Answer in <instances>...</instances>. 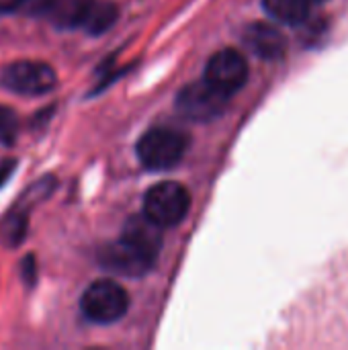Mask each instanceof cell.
I'll use <instances>...</instances> for the list:
<instances>
[{
	"mask_svg": "<svg viewBox=\"0 0 348 350\" xmlns=\"http://www.w3.org/2000/svg\"><path fill=\"white\" fill-rule=\"evenodd\" d=\"M310 4H318V2H326V0H308Z\"/></svg>",
	"mask_w": 348,
	"mask_h": 350,
	"instance_id": "2e32d148",
	"label": "cell"
},
{
	"mask_svg": "<svg viewBox=\"0 0 348 350\" xmlns=\"http://www.w3.org/2000/svg\"><path fill=\"white\" fill-rule=\"evenodd\" d=\"M263 4L275 21L285 25H299L310 14L308 0H263Z\"/></svg>",
	"mask_w": 348,
	"mask_h": 350,
	"instance_id": "8fae6325",
	"label": "cell"
},
{
	"mask_svg": "<svg viewBox=\"0 0 348 350\" xmlns=\"http://www.w3.org/2000/svg\"><path fill=\"white\" fill-rule=\"evenodd\" d=\"M205 80L226 96H232L246 84L248 64L236 49H222L209 59L205 68Z\"/></svg>",
	"mask_w": 348,
	"mask_h": 350,
	"instance_id": "52a82bcc",
	"label": "cell"
},
{
	"mask_svg": "<svg viewBox=\"0 0 348 350\" xmlns=\"http://www.w3.org/2000/svg\"><path fill=\"white\" fill-rule=\"evenodd\" d=\"M94 0H49L45 14L59 29L82 27Z\"/></svg>",
	"mask_w": 348,
	"mask_h": 350,
	"instance_id": "30bf717a",
	"label": "cell"
},
{
	"mask_svg": "<svg viewBox=\"0 0 348 350\" xmlns=\"http://www.w3.org/2000/svg\"><path fill=\"white\" fill-rule=\"evenodd\" d=\"M246 47L263 59H281L287 51V39L269 23H252L244 31Z\"/></svg>",
	"mask_w": 348,
	"mask_h": 350,
	"instance_id": "ba28073f",
	"label": "cell"
},
{
	"mask_svg": "<svg viewBox=\"0 0 348 350\" xmlns=\"http://www.w3.org/2000/svg\"><path fill=\"white\" fill-rule=\"evenodd\" d=\"M129 308L127 291L115 281H94L82 295L80 310L94 324H113L125 316Z\"/></svg>",
	"mask_w": 348,
	"mask_h": 350,
	"instance_id": "7a4b0ae2",
	"label": "cell"
},
{
	"mask_svg": "<svg viewBox=\"0 0 348 350\" xmlns=\"http://www.w3.org/2000/svg\"><path fill=\"white\" fill-rule=\"evenodd\" d=\"M18 115L10 109L0 105V144L2 146H12L18 137Z\"/></svg>",
	"mask_w": 348,
	"mask_h": 350,
	"instance_id": "5bb4252c",
	"label": "cell"
},
{
	"mask_svg": "<svg viewBox=\"0 0 348 350\" xmlns=\"http://www.w3.org/2000/svg\"><path fill=\"white\" fill-rule=\"evenodd\" d=\"M187 152V135L168 129V127H156L142 135L137 144V156L139 162L150 170H168L176 166Z\"/></svg>",
	"mask_w": 348,
	"mask_h": 350,
	"instance_id": "6da1fadb",
	"label": "cell"
},
{
	"mask_svg": "<svg viewBox=\"0 0 348 350\" xmlns=\"http://www.w3.org/2000/svg\"><path fill=\"white\" fill-rule=\"evenodd\" d=\"M117 6L113 2H92L88 16L84 21V29L90 35H101L105 31H109L113 27V23L117 21Z\"/></svg>",
	"mask_w": 348,
	"mask_h": 350,
	"instance_id": "7c38bea8",
	"label": "cell"
},
{
	"mask_svg": "<svg viewBox=\"0 0 348 350\" xmlns=\"http://www.w3.org/2000/svg\"><path fill=\"white\" fill-rule=\"evenodd\" d=\"M12 166H14V162H12V160H4V162H0V185L8 178V174L12 172Z\"/></svg>",
	"mask_w": 348,
	"mask_h": 350,
	"instance_id": "9a60e30c",
	"label": "cell"
},
{
	"mask_svg": "<svg viewBox=\"0 0 348 350\" xmlns=\"http://www.w3.org/2000/svg\"><path fill=\"white\" fill-rule=\"evenodd\" d=\"M191 205L187 189L178 183H160L144 197V213L160 228L176 226L185 219Z\"/></svg>",
	"mask_w": 348,
	"mask_h": 350,
	"instance_id": "3957f363",
	"label": "cell"
},
{
	"mask_svg": "<svg viewBox=\"0 0 348 350\" xmlns=\"http://www.w3.org/2000/svg\"><path fill=\"white\" fill-rule=\"evenodd\" d=\"M230 96L213 88L207 80L193 82L176 98V109L183 117L191 121H211L219 117L226 109Z\"/></svg>",
	"mask_w": 348,
	"mask_h": 350,
	"instance_id": "5b68a950",
	"label": "cell"
},
{
	"mask_svg": "<svg viewBox=\"0 0 348 350\" xmlns=\"http://www.w3.org/2000/svg\"><path fill=\"white\" fill-rule=\"evenodd\" d=\"M160 226L156 221H152L146 213L144 215H135L131 217L125 228H123V238L129 240L131 244L139 246L142 250L158 256L160 248H162V236H160Z\"/></svg>",
	"mask_w": 348,
	"mask_h": 350,
	"instance_id": "9c48e42d",
	"label": "cell"
},
{
	"mask_svg": "<svg viewBox=\"0 0 348 350\" xmlns=\"http://www.w3.org/2000/svg\"><path fill=\"white\" fill-rule=\"evenodd\" d=\"M57 78L53 68L41 62H12L0 74V84L21 96H39L53 90Z\"/></svg>",
	"mask_w": 348,
	"mask_h": 350,
	"instance_id": "277c9868",
	"label": "cell"
},
{
	"mask_svg": "<svg viewBox=\"0 0 348 350\" xmlns=\"http://www.w3.org/2000/svg\"><path fill=\"white\" fill-rule=\"evenodd\" d=\"M154 260H156L154 254L142 250L139 246L131 244L123 236H121V240L107 244L98 252V262L107 271L123 275V277H142V275H146L152 269Z\"/></svg>",
	"mask_w": 348,
	"mask_h": 350,
	"instance_id": "8992f818",
	"label": "cell"
},
{
	"mask_svg": "<svg viewBox=\"0 0 348 350\" xmlns=\"http://www.w3.org/2000/svg\"><path fill=\"white\" fill-rule=\"evenodd\" d=\"M27 232V213L25 211H12L4 217L0 228V240L6 246H16Z\"/></svg>",
	"mask_w": 348,
	"mask_h": 350,
	"instance_id": "4fadbf2b",
	"label": "cell"
}]
</instances>
